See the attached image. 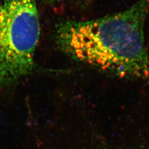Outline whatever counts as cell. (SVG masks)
Wrapping results in <instances>:
<instances>
[{
  "label": "cell",
  "mask_w": 149,
  "mask_h": 149,
  "mask_svg": "<svg viewBox=\"0 0 149 149\" xmlns=\"http://www.w3.org/2000/svg\"><path fill=\"white\" fill-rule=\"evenodd\" d=\"M149 0L88 21L62 19L54 38L59 49L74 60L119 77L149 81V55L144 28Z\"/></svg>",
  "instance_id": "1"
},
{
  "label": "cell",
  "mask_w": 149,
  "mask_h": 149,
  "mask_svg": "<svg viewBox=\"0 0 149 149\" xmlns=\"http://www.w3.org/2000/svg\"><path fill=\"white\" fill-rule=\"evenodd\" d=\"M35 0H3L0 3V93L36 69L40 36Z\"/></svg>",
  "instance_id": "2"
},
{
  "label": "cell",
  "mask_w": 149,
  "mask_h": 149,
  "mask_svg": "<svg viewBox=\"0 0 149 149\" xmlns=\"http://www.w3.org/2000/svg\"><path fill=\"white\" fill-rule=\"evenodd\" d=\"M44 3L48 5H54L58 3L63 2L66 0H42Z\"/></svg>",
  "instance_id": "3"
}]
</instances>
